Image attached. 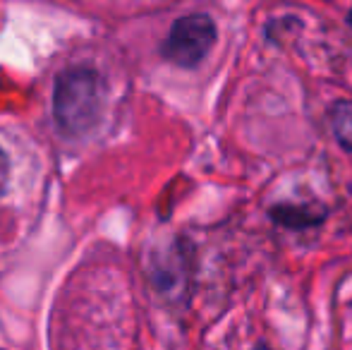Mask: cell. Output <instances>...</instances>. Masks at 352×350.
<instances>
[{
	"instance_id": "6da1fadb",
	"label": "cell",
	"mask_w": 352,
	"mask_h": 350,
	"mask_svg": "<svg viewBox=\"0 0 352 350\" xmlns=\"http://www.w3.org/2000/svg\"><path fill=\"white\" fill-rule=\"evenodd\" d=\"M108 98L106 82L89 67H72L58 75L53 91L56 122L65 135H87L98 125Z\"/></svg>"
},
{
	"instance_id": "7a4b0ae2",
	"label": "cell",
	"mask_w": 352,
	"mask_h": 350,
	"mask_svg": "<svg viewBox=\"0 0 352 350\" xmlns=\"http://www.w3.org/2000/svg\"><path fill=\"white\" fill-rule=\"evenodd\" d=\"M38 187L36 154L14 132L0 130V219L5 211H22L32 204Z\"/></svg>"
},
{
	"instance_id": "3957f363",
	"label": "cell",
	"mask_w": 352,
	"mask_h": 350,
	"mask_svg": "<svg viewBox=\"0 0 352 350\" xmlns=\"http://www.w3.org/2000/svg\"><path fill=\"white\" fill-rule=\"evenodd\" d=\"M216 43V24L209 14H185L170 27L163 56L177 67H197Z\"/></svg>"
},
{
	"instance_id": "277c9868",
	"label": "cell",
	"mask_w": 352,
	"mask_h": 350,
	"mask_svg": "<svg viewBox=\"0 0 352 350\" xmlns=\"http://www.w3.org/2000/svg\"><path fill=\"white\" fill-rule=\"evenodd\" d=\"M331 130H333L338 144L345 151H352V98L348 101H338L331 106Z\"/></svg>"
},
{
	"instance_id": "5b68a950",
	"label": "cell",
	"mask_w": 352,
	"mask_h": 350,
	"mask_svg": "<svg viewBox=\"0 0 352 350\" xmlns=\"http://www.w3.org/2000/svg\"><path fill=\"white\" fill-rule=\"evenodd\" d=\"M348 22H350V27H352V10H350V14H348Z\"/></svg>"
}]
</instances>
